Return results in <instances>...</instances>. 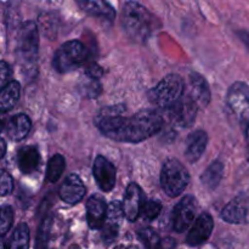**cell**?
Instances as JSON below:
<instances>
[{"label":"cell","instance_id":"1f68e13d","mask_svg":"<svg viewBox=\"0 0 249 249\" xmlns=\"http://www.w3.org/2000/svg\"><path fill=\"white\" fill-rule=\"evenodd\" d=\"M11 67H10L5 61H1V67H0V87H6V85L11 82V80H10L11 79Z\"/></svg>","mask_w":249,"mask_h":249},{"label":"cell","instance_id":"7402d4cb","mask_svg":"<svg viewBox=\"0 0 249 249\" xmlns=\"http://www.w3.org/2000/svg\"><path fill=\"white\" fill-rule=\"evenodd\" d=\"M19 95H21V87L16 80H11L6 87L1 88V92H0V111L1 113H6L16 106L19 100Z\"/></svg>","mask_w":249,"mask_h":249},{"label":"cell","instance_id":"ba28073f","mask_svg":"<svg viewBox=\"0 0 249 249\" xmlns=\"http://www.w3.org/2000/svg\"><path fill=\"white\" fill-rule=\"evenodd\" d=\"M198 107L196 101L186 92L185 95H182V97L177 104L165 109V113L175 125L186 128V126H191L194 124Z\"/></svg>","mask_w":249,"mask_h":249},{"label":"cell","instance_id":"4dcf8cb0","mask_svg":"<svg viewBox=\"0 0 249 249\" xmlns=\"http://www.w3.org/2000/svg\"><path fill=\"white\" fill-rule=\"evenodd\" d=\"M1 187H0V194L1 196H7L9 194H11L12 190H14V180L10 177L9 173L6 170H2L1 172Z\"/></svg>","mask_w":249,"mask_h":249},{"label":"cell","instance_id":"f546056e","mask_svg":"<svg viewBox=\"0 0 249 249\" xmlns=\"http://www.w3.org/2000/svg\"><path fill=\"white\" fill-rule=\"evenodd\" d=\"M14 221V211L10 206H5L1 208V219H0V232L2 236L6 235L7 231L10 230Z\"/></svg>","mask_w":249,"mask_h":249},{"label":"cell","instance_id":"5bb4252c","mask_svg":"<svg viewBox=\"0 0 249 249\" xmlns=\"http://www.w3.org/2000/svg\"><path fill=\"white\" fill-rule=\"evenodd\" d=\"M214 223L211 214L202 213L198 218L196 219L195 224L192 225L191 230L189 231L186 237V242L189 246L196 247V246L202 245L211 237L213 232Z\"/></svg>","mask_w":249,"mask_h":249},{"label":"cell","instance_id":"484cf974","mask_svg":"<svg viewBox=\"0 0 249 249\" xmlns=\"http://www.w3.org/2000/svg\"><path fill=\"white\" fill-rule=\"evenodd\" d=\"M138 236L141 240V242L143 243L146 249H160L162 241H160V236H158V233L153 229H141V230H139Z\"/></svg>","mask_w":249,"mask_h":249},{"label":"cell","instance_id":"836d02e7","mask_svg":"<svg viewBox=\"0 0 249 249\" xmlns=\"http://www.w3.org/2000/svg\"><path fill=\"white\" fill-rule=\"evenodd\" d=\"M238 36H241V39H242L243 43H245L246 45L249 48V33H247V32H240V33H238Z\"/></svg>","mask_w":249,"mask_h":249},{"label":"cell","instance_id":"5b68a950","mask_svg":"<svg viewBox=\"0 0 249 249\" xmlns=\"http://www.w3.org/2000/svg\"><path fill=\"white\" fill-rule=\"evenodd\" d=\"M88 49L82 41L70 40L58 48L53 55V66L56 72L68 73L77 70L88 58Z\"/></svg>","mask_w":249,"mask_h":249},{"label":"cell","instance_id":"6da1fadb","mask_svg":"<svg viewBox=\"0 0 249 249\" xmlns=\"http://www.w3.org/2000/svg\"><path fill=\"white\" fill-rule=\"evenodd\" d=\"M124 105L106 106L97 112L95 125L106 138L118 142L138 143L160 133L163 117L153 109H142L125 117Z\"/></svg>","mask_w":249,"mask_h":249},{"label":"cell","instance_id":"3957f363","mask_svg":"<svg viewBox=\"0 0 249 249\" xmlns=\"http://www.w3.org/2000/svg\"><path fill=\"white\" fill-rule=\"evenodd\" d=\"M39 53V28L36 22L27 21L18 28L16 38V53L24 68L36 67Z\"/></svg>","mask_w":249,"mask_h":249},{"label":"cell","instance_id":"4316f807","mask_svg":"<svg viewBox=\"0 0 249 249\" xmlns=\"http://www.w3.org/2000/svg\"><path fill=\"white\" fill-rule=\"evenodd\" d=\"M79 89L85 96L88 97H97L101 92V84L99 83V80L92 79V78L88 77L87 74L84 75V78L82 79L79 84Z\"/></svg>","mask_w":249,"mask_h":249},{"label":"cell","instance_id":"e0dca14e","mask_svg":"<svg viewBox=\"0 0 249 249\" xmlns=\"http://www.w3.org/2000/svg\"><path fill=\"white\" fill-rule=\"evenodd\" d=\"M208 143V135L203 130H196L185 141V156L190 163H196L202 157Z\"/></svg>","mask_w":249,"mask_h":249},{"label":"cell","instance_id":"83f0119b","mask_svg":"<svg viewBox=\"0 0 249 249\" xmlns=\"http://www.w3.org/2000/svg\"><path fill=\"white\" fill-rule=\"evenodd\" d=\"M53 219L51 216H46L43 221H41L40 226L38 229V236H36V249H46L49 242V236H50V228Z\"/></svg>","mask_w":249,"mask_h":249},{"label":"cell","instance_id":"52a82bcc","mask_svg":"<svg viewBox=\"0 0 249 249\" xmlns=\"http://www.w3.org/2000/svg\"><path fill=\"white\" fill-rule=\"evenodd\" d=\"M228 106L243 126L249 124V87L237 82L231 85L228 92Z\"/></svg>","mask_w":249,"mask_h":249},{"label":"cell","instance_id":"9c48e42d","mask_svg":"<svg viewBox=\"0 0 249 249\" xmlns=\"http://www.w3.org/2000/svg\"><path fill=\"white\" fill-rule=\"evenodd\" d=\"M197 213V201L195 197L186 196L177 204L173 212V229L177 232H185L195 220Z\"/></svg>","mask_w":249,"mask_h":249},{"label":"cell","instance_id":"ac0fdd59","mask_svg":"<svg viewBox=\"0 0 249 249\" xmlns=\"http://www.w3.org/2000/svg\"><path fill=\"white\" fill-rule=\"evenodd\" d=\"M187 94L196 101L199 107L208 106L211 101V89L206 78L198 73H191Z\"/></svg>","mask_w":249,"mask_h":249},{"label":"cell","instance_id":"9a60e30c","mask_svg":"<svg viewBox=\"0 0 249 249\" xmlns=\"http://www.w3.org/2000/svg\"><path fill=\"white\" fill-rule=\"evenodd\" d=\"M123 215V204L121 202L113 201L108 204L107 218L104 228H102V238L106 243H111L118 236L119 224H121Z\"/></svg>","mask_w":249,"mask_h":249},{"label":"cell","instance_id":"7a4b0ae2","mask_svg":"<svg viewBox=\"0 0 249 249\" xmlns=\"http://www.w3.org/2000/svg\"><path fill=\"white\" fill-rule=\"evenodd\" d=\"M122 27L126 36L135 43H145L156 28L157 18L136 1L124 4L121 15Z\"/></svg>","mask_w":249,"mask_h":249},{"label":"cell","instance_id":"8992f818","mask_svg":"<svg viewBox=\"0 0 249 249\" xmlns=\"http://www.w3.org/2000/svg\"><path fill=\"white\" fill-rule=\"evenodd\" d=\"M190 181V175L181 162L175 158L165 160L160 172V185L169 197H177L184 192Z\"/></svg>","mask_w":249,"mask_h":249},{"label":"cell","instance_id":"d6a6232c","mask_svg":"<svg viewBox=\"0 0 249 249\" xmlns=\"http://www.w3.org/2000/svg\"><path fill=\"white\" fill-rule=\"evenodd\" d=\"M85 74H87L88 77L92 78V79L99 80L100 78L102 77V74H104V70H102L101 66H99L97 63H90V65L88 66L87 71H85Z\"/></svg>","mask_w":249,"mask_h":249},{"label":"cell","instance_id":"f1b7e54d","mask_svg":"<svg viewBox=\"0 0 249 249\" xmlns=\"http://www.w3.org/2000/svg\"><path fill=\"white\" fill-rule=\"evenodd\" d=\"M160 212H162V203L160 201L151 199V201H146L143 203L141 215L146 220H155L156 218H158Z\"/></svg>","mask_w":249,"mask_h":249},{"label":"cell","instance_id":"8fae6325","mask_svg":"<svg viewBox=\"0 0 249 249\" xmlns=\"http://www.w3.org/2000/svg\"><path fill=\"white\" fill-rule=\"evenodd\" d=\"M94 178L102 191H112L116 185V167L104 156H97L94 162Z\"/></svg>","mask_w":249,"mask_h":249},{"label":"cell","instance_id":"7c38bea8","mask_svg":"<svg viewBox=\"0 0 249 249\" xmlns=\"http://www.w3.org/2000/svg\"><path fill=\"white\" fill-rule=\"evenodd\" d=\"M221 219L230 224L249 223V198L245 195L235 197L221 212Z\"/></svg>","mask_w":249,"mask_h":249},{"label":"cell","instance_id":"4fadbf2b","mask_svg":"<svg viewBox=\"0 0 249 249\" xmlns=\"http://www.w3.org/2000/svg\"><path fill=\"white\" fill-rule=\"evenodd\" d=\"M85 194H87V190H85L84 184L77 174L68 175L58 190L60 198L71 206L79 203L84 198Z\"/></svg>","mask_w":249,"mask_h":249},{"label":"cell","instance_id":"d590c367","mask_svg":"<svg viewBox=\"0 0 249 249\" xmlns=\"http://www.w3.org/2000/svg\"><path fill=\"white\" fill-rule=\"evenodd\" d=\"M245 130H246V138H247V141H248V143H249V124H248L247 126H246Z\"/></svg>","mask_w":249,"mask_h":249},{"label":"cell","instance_id":"cb8c5ba5","mask_svg":"<svg viewBox=\"0 0 249 249\" xmlns=\"http://www.w3.org/2000/svg\"><path fill=\"white\" fill-rule=\"evenodd\" d=\"M66 168V160L63 156L55 155L50 158L46 168V181L56 182L63 174Z\"/></svg>","mask_w":249,"mask_h":249},{"label":"cell","instance_id":"603a6c76","mask_svg":"<svg viewBox=\"0 0 249 249\" xmlns=\"http://www.w3.org/2000/svg\"><path fill=\"white\" fill-rule=\"evenodd\" d=\"M224 174V164L220 160H215V162L212 163L208 168L206 169V172L202 174L201 181L207 189L209 190H215L216 187L220 184L221 179H223Z\"/></svg>","mask_w":249,"mask_h":249},{"label":"cell","instance_id":"2e32d148","mask_svg":"<svg viewBox=\"0 0 249 249\" xmlns=\"http://www.w3.org/2000/svg\"><path fill=\"white\" fill-rule=\"evenodd\" d=\"M107 209L108 206H106L104 198L96 195L89 197L87 203V220L90 229L97 230L104 228L107 218Z\"/></svg>","mask_w":249,"mask_h":249},{"label":"cell","instance_id":"d4e9b609","mask_svg":"<svg viewBox=\"0 0 249 249\" xmlns=\"http://www.w3.org/2000/svg\"><path fill=\"white\" fill-rule=\"evenodd\" d=\"M29 248V228L22 223L16 228L10 240L9 249H28Z\"/></svg>","mask_w":249,"mask_h":249},{"label":"cell","instance_id":"e575fe53","mask_svg":"<svg viewBox=\"0 0 249 249\" xmlns=\"http://www.w3.org/2000/svg\"><path fill=\"white\" fill-rule=\"evenodd\" d=\"M5 152H6V142H5V140L2 139L1 140V153H0V155H1V158L5 156Z\"/></svg>","mask_w":249,"mask_h":249},{"label":"cell","instance_id":"30bf717a","mask_svg":"<svg viewBox=\"0 0 249 249\" xmlns=\"http://www.w3.org/2000/svg\"><path fill=\"white\" fill-rule=\"evenodd\" d=\"M145 202L146 201L143 198V192L141 187L135 182L129 184V186L126 187L125 195H124L123 203H122L123 204L124 216L129 221H135L141 215Z\"/></svg>","mask_w":249,"mask_h":249},{"label":"cell","instance_id":"277c9868","mask_svg":"<svg viewBox=\"0 0 249 249\" xmlns=\"http://www.w3.org/2000/svg\"><path fill=\"white\" fill-rule=\"evenodd\" d=\"M184 89L182 78L178 74H169L148 92V99L156 106L167 109L181 99Z\"/></svg>","mask_w":249,"mask_h":249},{"label":"cell","instance_id":"d6986e66","mask_svg":"<svg viewBox=\"0 0 249 249\" xmlns=\"http://www.w3.org/2000/svg\"><path fill=\"white\" fill-rule=\"evenodd\" d=\"M78 6L88 15L112 22L116 17V10L106 0H75Z\"/></svg>","mask_w":249,"mask_h":249},{"label":"cell","instance_id":"44dd1931","mask_svg":"<svg viewBox=\"0 0 249 249\" xmlns=\"http://www.w3.org/2000/svg\"><path fill=\"white\" fill-rule=\"evenodd\" d=\"M17 164L23 174H33L40 165V155L36 146H23L17 152Z\"/></svg>","mask_w":249,"mask_h":249},{"label":"cell","instance_id":"ffe728a7","mask_svg":"<svg viewBox=\"0 0 249 249\" xmlns=\"http://www.w3.org/2000/svg\"><path fill=\"white\" fill-rule=\"evenodd\" d=\"M32 128V122L29 117L24 113L15 114L7 121L4 126V133L14 141H21L28 135Z\"/></svg>","mask_w":249,"mask_h":249}]
</instances>
